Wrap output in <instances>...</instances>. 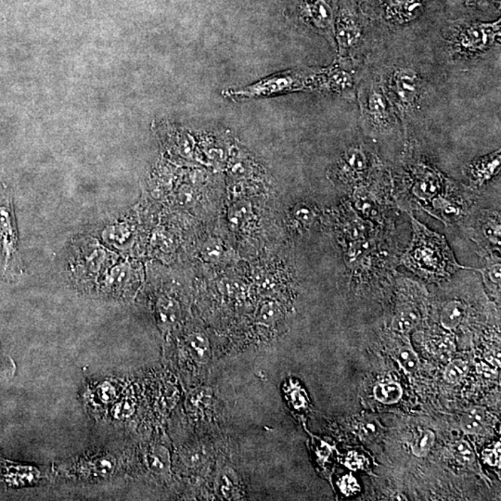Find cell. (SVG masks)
<instances>
[{
    "label": "cell",
    "mask_w": 501,
    "mask_h": 501,
    "mask_svg": "<svg viewBox=\"0 0 501 501\" xmlns=\"http://www.w3.org/2000/svg\"><path fill=\"white\" fill-rule=\"evenodd\" d=\"M399 362L400 366L408 372L417 371L418 366V359L414 351L409 347H403L399 354Z\"/></svg>",
    "instance_id": "d4e9b609"
},
{
    "label": "cell",
    "mask_w": 501,
    "mask_h": 501,
    "mask_svg": "<svg viewBox=\"0 0 501 501\" xmlns=\"http://www.w3.org/2000/svg\"><path fill=\"white\" fill-rule=\"evenodd\" d=\"M159 320L164 325H173L178 322L180 310L178 303L170 298H161L157 305Z\"/></svg>",
    "instance_id": "e0dca14e"
},
{
    "label": "cell",
    "mask_w": 501,
    "mask_h": 501,
    "mask_svg": "<svg viewBox=\"0 0 501 501\" xmlns=\"http://www.w3.org/2000/svg\"><path fill=\"white\" fill-rule=\"evenodd\" d=\"M115 395V391L111 384L106 383L100 386L99 396L100 399H102V401L105 403L110 402L112 399H114Z\"/></svg>",
    "instance_id": "d6a6232c"
},
{
    "label": "cell",
    "mask_w": 501,
    "mask_h": 501,
    "mask_svg": "<svg viewBox=\"0 0 501 501\" xmlns=\"http://www.w3.org/2000/svg\"><path fill=\"white\" fill-rule=\"evenodd\" d=\"M420 322V314L417 308L412 305H405L400 308L399 312L394 317L392 326L396 332L406 334L413 329Z\"/></svg>",
    "instance_id": "9a60e30c"
},
{
    "label": "cell",
    "mask_w": 501,
    "mask_h": 501,
    "mask_svg": "<svg viewBox=\"0 0 501 501\" xmlns=\"http://www.w3.org/2000/svg\"><path fill=\"white\" fill-rule=\"evenodd\" d=\"M431 353L441 357H448L454 351V343L448 336H435L427 344Z\"/></svg>",
    "instance_id": "ffe728a7"
},
{
    "label": "cell",
    "mask_w": 501,
    "mask_h": 501,
    "mask_svg": "<svg viewBox=\"0 0 501 501\" xmlns=\"http://www.w3.org/2000/svg\"><path fill=\"white\" fill-rule=\"evenodd\" d=\"M135 403L131 399H125L121 403L115 406V417L116 418H127L133 414Z\"/></svg>",
    "instance_id": "f1b7e54d"
},
{
    "label": "cell",
    "mask_w": 501,
    "mask_h": 501,
    "mask_svg": "<svg viewBox=\"0 0 501 501\" xmlns=\"http://www.w3.org/2000/svg\"><path fill=\"white\" fill-rule=\"evenodd\" d=\"M475 1H482V0H475Z\"/></svg>",
    "instance_id": "8d00e7d4"
},
{
    "label": "cell",
    "mask_w": 501,
    "mask_h": 501,
    "mask_svg": "<svg viewBox=\"0 0 501 501\" xmlns=\"http://www.w3.org/2000/svg\"><path fill=\"white\" fill-rule=\"evenodd\" d=\"M485 460L492 466H497L500 461V444L496 445L492 450L485 451Z\"/></svg>",
    "instance_id": "1f68e13d"
},
{
    "label": "cell",
    "mask_w": 501,
    "mask_h": 501,
    "mask_svg": "<svg viewBox=\"0 0 501 501\" xmlns=\"http://www.w3.org/2000/svg\"><path fill=\"white\" fill-rule=\"evenodd\" d=\"M421 79L418 73L408 67H399L391 75L389 95L393 102L402 112H411L420 100Z\"/></svg>",
    "instance_id": "277c9868"
},
{
    "label": "cell",
    "mask_w": 501,
    "mask_h": 501,
    "mask_svg": "<svg viewBox=\"0 0 501 501\" xmlns=\"http://www.w3.org/2000/svg\"><path fill=\"white\" fill-rule=\"evenodd\" d=\"M223 253H224V249L218 241L212 240L204 244L203 255L206 260L209 262L218 261L222 258Z\"/></svg>",
    "instance_id": "4316f807"
},
{
    "label": "cell",
    "mask_w": 501,
    "mask_h": 501,
    "mask_svg": "<svg viewBox=\"0 0 501 501\" xmlns=\"http://www.w3.org/2000/svg\"><path fill=\"white\" fill-rule=\"evenodd\" d=\"M371 161L362 149L350 148L344 152L336 164L334 175L344 183L357 185L364 180L369 170Z\"/></svg>",
    "instance_id": "ba28073f"
},
{
    "label": "cell",
    "mask_w": 501,
    "mask_h": 501,
    "mask_svg": "<svg viewBox=\"0 0 501 501\" xmlns=\"http://www.w3.org/2000/svg\"><path fill=\"white\" fill-rule=\"evenodd\" d=\"M374 396L376 399L384 404H395L401 399L402 388L396 383L379 384L375 387Z\"/></svg>",
    "instance_id": "ac0fdd59"
},
{
    "label": "cell",
    "mask_w": 501,
    "mask_h": 501,
    "mask_svg": "<svg viewBox=\"0 0 501 501\" xmlns=\"http://www.w3.org/2000/svg\"><path fill=\"white\" fill-rule=\"evenodd\" d=\"M246 207H237V209H235L234 212L231 213L232 215L231 216L230 218L231 222L234 223L235 225L240 224V223L241 222V220H243V218H244V216H246Z\"/></svg>",
    "instance_id": "e575fe53"
},
{
    "label": "cell",
    "mask_w": 501,
    "mask_h": 501,
    "mask_svg": "<svg viewBox=\"0 0 501 501\" xmlns=\"http://www.w3.org/2000/svg\"><path fill=\"white\" fill-rule=\"evenodd\" d=\"M411 192L420 204L428 203L444 195L447 179L432 168L418 166L411 174Z\"/></svg>",
    "instance_id": "8992f818"
},
{
    "label": "cell",
    "mask_w": 501,
    "mask_h": 501,
    "mask_svg": "<svg viewBox=\"0 0 501 501\" xmlns=\"http://www.w3.org/2000/svg\"><path fill=\"white\" fill-rule=\"evenodd\" d=\"M365 459L362 455L357 454V452H350L347 455L345 460V465L349 467L351 470L362 469L364 466Z\"/></svg>",
    "instance_id": "4dcf8cb0"
},
{
    "label": "cell",
    "mask_w": 501,
    "mask_h": 501,
    "mask_svg": "<svg viewBox=\"0 0 501 501\" xmlns=\"http://www.w3.org/2000/svg\"><path fill=\"white\" fill-rule=\"evenodd\" d=\"M436 436L432 431H423L412 445V451H413L415 456L426 457L429 453L430 449L432 448Z\"/></svg>",
    "instance_id": "44dd1931"
},
{
    "label": "cell",
    "mask_w": 501,
    "mask_h": 501,
    "mask_svg": "<svg viewBox=\"0 0 501 501\" xmlns=\"http://www.w3.org/2000/svg\"><path fill=\"white\" fill-rule=\"evenodd\" d=\"M420 7L418 0H390L388 10L395 19L401 21L416 16Z\"/></svg>",
    "instance_id": "2e32d148"
},
{
    "label": "cell",
    "mask_w": 501,
    "mask_h": 501,
    "mask_svg": "<svg viewBox=\"0 0 501 501\" xmlns=\"http://www.w3.org/2000/svg\"><path fill=\"white\" fill-rule=\"evenodd\" d=\"M0 248L4 258V273L21 267L18 233L11 194L0 187Z\"/></svg>",
    "instance_id": "3957f363"
},
{
    "label": "cell",
    "mask_w": 501,
    "mask_h": 501,
    "mask_svg": "<svg viewBox=\"0 0 501 501\" xmlns=\"http://www.w3.org/2000/svg\"><path fill=\"white\" fill-rule=\"evenodd\" d=\"M340 487L343 493L347 495V496L356 494L359 490V485L357 484L356 479L350 475L344 476L342 479Z\"/></svg>",
    "instance_id": "f546056e"
},
{
    "label": "cell",
    "mask_w": 501,
    "mask_h": 501,
    "mask_svg": "<svg viewBox=\"0 0 501 501\" xmlns=\"http://www.w3.org/2000/svg\"><path fill=\"white\" fill-rule=\"evenodd\" d=\"M413 237L401 263L409 270L429 280L445 279L463 267L455 259L453 252L444 236L430 231L418 219L411 216Z\"/></svg>",
    "instance_id": "6da1fadb"
},
{
    "label": "cell",
    "mask_w": 501,
    "mask_h": 501,
    "mask_svg": "<svg viewBox=\"0 0 501 501\" xmlns=\"http://www.w3.org/2000/svg\"><path fill=\"white\" fill-rule=\"evenodd\" d=\"M188 344L192 357L197 362H206L209 359L210 347L206 336L201 334H194L189 337Z\"/></svg>",
    "instance_id": "d6986e66"
},
{
    "label": "cell",
    "mask_w": 501,
    "mask_h": 501,
    "mask_svg": "<svg viewBox=\"0 0 501 501\" xmlns=\"http://www.w3.org/2000/svg\"><path fill=\"white\" fill-rule=\"evenodd\" d=\"M476 271L482 272V277L485 282L490 283L491 286L497 287L500 289V260L495 258V260L488 261L487 265L482 270L475 268Z\"/></svg>",
    "instance_id": "cb8c5ba5"
},
{
    "label": "cell",
    "mask_w": 501,
    "mask_h": 501,
    "mask_svg": "<svg viewBox=\"0 0 501 501\" xmlns=\"http://www.w3.org/2000/svg\"><path fill=\"white\" fill-rule=\"evenodd\" d=\"M293 218L298 222L299 224L308 226L312 224L316 215L314 210L307 204H301L295 207L293 211Z\"/></svg>",
    "instance_id": "83f0119b"
},
{
    "label": "cell",
    "mask_w": 501,
    "mask_h": 501,
    "mask_svg": "<svg viewBox=\"0 0 501 501\" xmlns=\"http://www.w3.org/2000/svg\"><path fill=\"white\" fill-rule=\"evenodd\" d=\"M276 312L277 310L274 305H265L261 310V319L264 320V322H271V320H274Z\"/></svg>",
    "instance_id": "836d02e7"
},
{
    "label": "cell",
    "mask_w": 501,
    "mask_h": 501,
    "mask_svg": "<svg viewBox=\"0 0 501 501\" xmlns=\"http://www.w3.org/2000/svg\"><path fill=\"white\" fill-rule=\"evenodd\" d=\"M452 452H453V455L458 461L463 464H470L475 459L472 448H470L468 443L465 441L455 443L452 445Z\"/></svg>",
    "instance_id": "484cf974"
},
{
    "label": "cell",
    "mask_w": 501,
    "mask_h": 501,
    "mask_svg": "<svg viewBox=\"0 0 501 501\" xmlns=\"http://www.w3.org/2000/svg\"><path fill=\"white\" fill-rule=\"evenodd\" d=\"M473 240L482 249L499 250L500 249V215L497 212L487 211L481 215L473 231Z\"/></svg>",
    "instance_id": "30bf717a"
},
{
    "label": "cell",
    "mask_w": 501,
    "mask_h": 501,
    "mask_svg": "<svg viewBox=\"0 0 501 501\" xmlns=\"http://www.w3.org/2000/svg\"><path fill=\"white\" fill-rule=\"evenodd\" d=\"M149 467L155 473H164L169 467L168 452L163 448H155L149 456Z\"/></svg>",
    "instance_id": "7402d4cb"
},
{
    "label": "cell",
    "mask_w": 501,
    "mask_h": 501,
    "mask_svg": "<svg viewBox=\"0 0 501 501\" xmlns=\"http://www.w3.org/2000/svg\"><path fill=\"white\" fill-rule=\"evenodd\" d=\"M322 90V69L286 70L261 79L241 88L223 91L225 97L233 100L264 99L298 91Z\"/></svg>",
    "instance_id": "7a4b0ae2"
},
{
    "label": "cell",
    "mask_w": 501,
    "mask_h": 501,
    "mask_svg": "<svg viewBox=\"0 0 501 501\" xmlns=\"http://www.w3.org/2000/svg\"><path fill=\"white\" fill-rule=\"evenodd\" d=\"M303 14L307 23L334 46V12L329 3L326 0H305Z\"/></svg>",
    "instance_id": "9c48e42d"
},
{
    "label": "cell",
    "mask_w": 501,
    "mask_h": 501,
    "mask_svg": "<svg viewBox=\"0 0 501 501\" xmlns=\"http://www.w3.org/2000/svg\"><path fill=\"white\" fill-rule=\"evenodd\" d=\"M325 80H326V70H325ZM325 90H326V82H325Z\"/></svg>",
    "instance_id": "d590c367"
},
{
    "label": "cell",
    "mask_w": 501,
    "mask_h": 501,
    "mask_svg": "<svg viewBox=\"0 0 501 501\" xmlns=\"http://www.w3.org/2000/svg\"><path fill=\"white\" fill-rule=\"evenodd\" d=\"M362 29L357 21L348 14L339 17L334 30L335 43L341 57H349L359 45Z\"/></svg>",
    "instance_id": "8fae6325"
},
{
    "label": "cell",
    "mask_w": 501,
    "mask_h": 501,
    "mask_svg": "<svg viewBox=\"0 0 501 501\" xmlns=\"http://www.w3.org/2000/svg\"><path fill=\"white\" fill-rule=\"evenodd\" d=\"M467 369V363L463 360L455 359L449 363L445 368V379L449 384H456L465 376Z\"/></svg>",
    "instance_id": "603a6c76"
},
{
    "label": "cell",
    "mask_w": 501,
    "mask_h": 501,
    "mask_svg": "<svg viewBox=\"0 0 501 501\" xmlns=\"http://www.w3.org/2000/svg\"><path fill=\"white\" fill-rule=\"evenodd\" d=\"M366 121L378 132H386L393 127L394 112L386 95L379 87H371L364 102Z\"/></svg>",
    "instance_id": "52a82bcc"
},
{
    "label": "cell",
    "mask_w": 501,
    "mask_h": 501,
    "mask_svg": "<svg viewBox=\"0 0 501 501\" xmlns=\"http://www.w3.org/2000/svg\"><path fill=\"white\" fill-rule=\"evenodd\" d=\"M487 424V412L480 407L469 409L460 418L461 429L468 435L482 433Z\"/></svg>",
    "instance_id": "4fadbf2b"
},
{
    "label": "cell",
    "mask_w": 501,
    "mask_h": 501,
    "mask_svg": "<svg viewBox=\"0 0 501 501\" xmlns=\"http://www.w3.org/2000/svg\"><path fill=\"white\" fill-rule=\"evenodd\" d=\"M500 170V149L470 163L466 169L467 178L475 187H481Z\"/></svg>",
    "instance_id": "7c38bea8"
},
{
    "label": "cell",
    "mask_w": 501,
    "mask_h": 501,
    "mask_svg": "<svg viewBox=\"0 0 501 501\" xmlns=\"http://www.w3.org/2000/svg\"><path fill=\"white\" fill-rule=\"evenodd\" d=\"M500 26L473 24L460 30L452 41L455 51L463 56H475L484 53L497 42Z\"/></svg>",
    "instance_id": "5b68a950"
},
{
    "label": "cell",
    "mask_w": 501,
    "mask_h": 501,
    "mask_svg": "<svg viewBox=\"0 0 501 501\" xmlns=\"http://www.w3.org/2000/svg\"><path fill=\"white\" fill-rule=\"evenodd\" d=\"M465 315V305L461 303L460 301L453 300L448 302L443 307L440 320H441V324L444 328L453 329L463 322Z\"/></svg>",
    "instance_id": "5bb4252c"
}]
</instances>
